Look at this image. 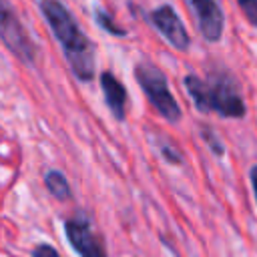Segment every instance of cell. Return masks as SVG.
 Returning a JSON list of instances; mask_svg holds the SVG:
<instances>
[{"label": "cell", "mask_w": 257, "mask_h": 257, "mask_svg": "<svg viewBox=\"0 0 257 257\" xmlns=\"http://www.w3.org/2000/svg\"><path fill=\"white\" fill-rule=\"evenodd\" d=\"M40 10L52 34L56 36L72 74L82 82L92 80L94 78V46L90 38L82 32V28L76 24L74 16L58 0H42Z\"/></svg>", "instance_id": "6da1fadb"}, {"label": "cell", "mask_w": 257, "mask_h": 257, "mask_svg": "<svg viewBox=\"0 0 257 257\" xmlns=\"http://www.w3.org/2000/svg\"><path fill=\"white\" fill-rule=\"evenodd\" d=\"M135 78L141 86V90L147 94L149 102L153 104V108L167 120V122H179L183 112H181V106L177 102V98L173 96L171 88H169V82H167V76L165 72L151 64V62H139L135 66Z\"/></svg>", "instance_id": "3957f363"}, {"label": "cell", "mask_w": 257, "mask_h": 257, "mask_svg": "<svg viewBox=\"0 0 257 257\" xmlns=\"http://www.w3.org/2000/svg\"><path fill=\"white\" fill-rule=\"evenodd\" d=\"M44 185L46 189L50 191V195L58 201H64V199H70V187H68V181L64 177V173L56 171V169H50L46 171L44 175Z\"/></svg>", "instance_id": "9c48e42d"}, {"label": "cell", "mask_w": 257, "mask_h": 257, "mask_svg": "<svg viewBox=\"0 0 257 257\" xmlns=\"http://www.w3.org/2000/svg\"><path fill=\"white\" fill-rule=\"evenodd\" d=\"M32 257H60V255H58V251H56L52 245L40 243V245H36V247L32 249Z\"/></svg>", "instance_id": "4fadbf2b"}, {"label": "cell", "mask_w": 257, "mask_h": 257, "mask_svg": "<svg viewBox=\"0 0 257 257\" xmlns=\"http://www.w3.org/2000/svg\"><path fill=\"white\" fill-rule=\"evenodd\" d=\"M0 40L24 64L32 66L36 62V46L10 0H0Z\"/></svg>", "instance_id": "277c9868"}, {"label": "cell", "mask_w": 257, "mask_h": 257, "mask_svg": "<svg viewBox=\"0 0 257 257\" xmlns=\"http://www.w3.org/2000/svg\"><path fill=\"white\" fill-rule=\"evenodd\" d=\"M147 20L151 22V26L177 50H187L191 44L189 32L181 20V16L175 12V8L171 4H163L159 8H155L153 12L147 14Z\"/></svg>", "instance_id": "8992f818"}, {"label": "cell", "mask_w": 257, "mask_h": 257, "mask_svg": "<svg viewBox=\"0 0 257 257\" xmlns=\"http://www.w3.org/2000/svg\"><path fill=\"white\" fill-rule=\"evenodd\" d=\"M183 84L199 112H215L223 118H243L247 112L239 82L229 70L215 68L207 78L187 74Z\"/></svg>", "instance_id": "7a4b0ae2"}, {"label": "cell", "mask_w": 257, "mask_h": 257, "mask_svg": "<svg viewBox=\"0 0 257 257\" xmlns=\"http://www.w3.org/2000/svg\"><path fill=\"white\" fill-rule=\"evenodd\" d=\"M201 137H203V141L207 143V147L211 149L213 155H217V157H223L225 155V147H223V143H221V139L217 137L215 131H211L209 126H203L201 128Z\"/></svg>", "instance_id": "8fae6325"}, {"label": "cell", "mask_w": 257, "mask_h": 257, "mask_svg": "<svg viewBox=\"0 0 257 257\" xmlns=\"http://www.w3.org/2000/svg\"><path fill=\"white\" fill-rule=\"evenodd\" d=\"M237 4H239V8H241L245 20H247L251 26L257 28V0H237Z\"/></svg>", "instance_id": "7c38bea8"}, {"label": "cell", "mask_w": 257, "mask_h": 257, "mask_svg": "<svg viewBox=\"0 0 257 257\" xmlns=\"http://www.w3.org/2000/svg\"><path fill=\"white\" fill-rule=\"evenodd\" d=\"M201 36L207 42H219L225 28V14L221 0H185Z\"/></svg>", "instance_id": "5b68a950"}, {"label": "cell", "mask_w": 257, "mask_h": 257, "mask_svg": "<svg viewBox=\"0 0 257 257\" xmlns=\"http://www.w3.org/2000/svg\"><path fill=\"white\" fill-rule=\"evenodd\" d=\"M249 181H251L253 195H255V203H257V165H253V167L249 169Z\"/></svg>", "instance_id": "5bb4252c"}, {"label": "cell", "mask_w": 257, "mask_h": 257, "mask_svg": "<svg viewBox=\"0 0 257 257\" xmlns=\"http://www.w3.org/2000/svg\"><path fill=\"white\" fill-rule=\"evenodd\" d=\"M100 88H102L104 102H106L108 110L112 112V116L116 120H124V112H126V88H124V84L112 72L106 70L100 74Z\"/></svg>", "instance_id": "ba28073f"}, {"label": "cell", "mask_w": 257, "mask_h": 257, "mask_svg": "<svg viewBox=\"0 0 257 257\" xmlns=\"http://www.w3.org/2000/svg\"><path fill=\"white\" fill-rule=\"evenodd\" d=\"M94 20H96V24H98L104 32H108V34H112V36H126V30L120 28V26H116L112 14H108V12H104V10L98 8V10L94 12Z\"/></svg>", "instance_id": "30bf717a"}, {"label": "cell", "mask_w": 257, "mask_h": 257, "mask_svg": "<svg viewBox=\"0 0 257 257\" xmlns=\"http://www.w3.org/2000/svg\"><path fill=\"white\" fill-rule=\"evenodd\" d=\"M64 235L78 257H106L102 241L94 235L88 219L76 215L64 221Z\"/></svg>", "instance_id": "52a82bcc"}]
</instances>
